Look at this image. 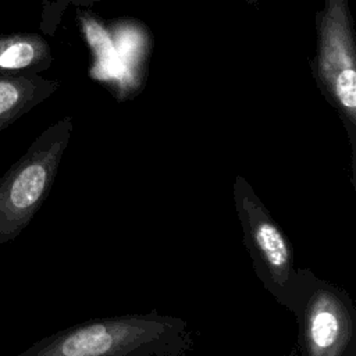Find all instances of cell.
I'll list each match as a JSON object with an SVG mask.
<instances>
[{
  "mask_svg": "<svg viewBox=\"0 0 356 356\" xmlns=\"http://www.w3.org/2000/svg\"><path fill=\"white\" fill-rule=\"evenodd\" d=\"M193 346L186 320L152 310L86 320L38 339L17 356H185Z\"/></svg>",
  "mask_w": 356,
  "mask_h": 356,
  "instance_id": "1",
  "label": "cell"
},
{
  "mask_svg": "<svg viewBox=\"0 0 356 356\" xmlns=\"http://www.w3.org/2000/svg\"><path fill=\"white\" fill-rule=\"evenodd\" d=\"M314 25L312 75L345 128L350 147V181L356 189V39L349 0H323Z\"/></svg>",
  "mask_w": 356,
  "mask_h": 356,
  "instance_id": "2",
  "label": "cell"
},
{
  "mask_svg": "<svg viewBox=\"0 0 356 356\" xmlns=\"http://www.w3.org/2000/svg\"><path fill=\"white\" fill-rule=\"evenodd\" d=\"M285 307L298 323L300 356H356V307L343 288L296 268Z\"/></svg>",
  "mask_w": 356,
  "mask_h": 356,
  "instance_id": "3",
  "label": "cell"
},
{
  "mask_svg": "<svg viewBox=\"0 0 356 356\" xmlns=\"http://www.w3.org/2000/svg\"><path fill=\"white\" fill-rule=\"evenodd\" d=\"M72 128L71 115L49 125L0 177V246L19 236L49 196Z\"/></svg>",
  "mask_w": 356,
  "mask_h": 356,
  "instance_id": "4",
  "label": "cell"
},
{
  "mask_svg": "<svg viewBox=\"0 0 356 356\" xmlns=\"http://www.w3.org/2000/svg\"><path fill=\"white\" fill-rule=\"evenodd\" d=\"M232 195L254 274L275 302L285 307L296 273L292 242L245 177H235Z\"/></svg>",
  "mask_w": 356,
  "mask_h": 356,
  "instance_id": "5",
  "label": "cell"
},
{
  "mask_svg": "<svg viewBox=\"0 0 356 356\" xmlns=\"http://www.w3.org/2000/svg\"><path fill=\"white\" fill-rule=\"evenodd\" d=\"M60 82L40 74H0V132L49 99Z\"/></svg>",
  "mask_w": 356,
  "mask_h": 356,
  "instance_id": "6",
  "label": "cell"
},
{
  "mask_svg": "<svg viewBox=\"0 0 356 356\" xmlns=\"http://www.w3.org/2000/svg\"><path fill=\"white\" fill-rule=\"evenodd\" d=\"M53 53L39 33L0 35V74H40L50 68Z\"/></svg>",
  "mask_w": 356,
  "mask_h": 356,
  "instance_id": "7",
  "label": "cell"
},
{
  "mask_svg": "<svg viewBox=\"0 0 356 356\" xmlns=\"http://www.w3.org/2000/svg\"><path fill=\"white\" fill-rule=\"evenodd\" d=\"M100 0H43L42 1V17L40 31L50 36L54 35L65 10L70 6L75 7H92Z\"/></svg>",
  "mask_w": 356,
  "mask_h": 356,
  "instance_id": "8",
  "label": "cell"
},
{
  "mask_svg": "<svg viewBox=\"0 0 356 356\" xmlns=\"http://www.w3.org/2000/svg\"><path fill=\"white\" fill-rule=\"evenodd\" d=\"M245 3L249 4V6H253V7H256V8H259V0H245Z\"/></svg>",
  "mask_w": 356,
  "mask_h": 356,
  "instance_id": "9",
  "label": "cell"
},
{
  "mask_svg": "<svg viewBox=\"0 0 356 356\" xmlns=\"http://www.w3.org/2000/svg\"><path fill=\"white\" fill-rule=\"evenodd\" d=\"M299 353H298V349L296 348H292L291 350H289V353H286L285 356H298Z\"/></svg>",
  "mask_w": 356,
  "mask_h": 356,
  "instance_id": "10",
  "label": "cell"
}]
</instances>
